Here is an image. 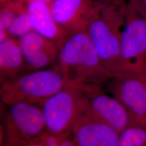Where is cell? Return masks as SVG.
<instances>
[{
	"mask_svg": "<svg viewBox=\"0 0 146 146\" xmlns=\"http://www.w3.org/2000/svg\"><path fill=\"white\" fill-rule=\"evenodd\" d=\"M69 82L56 64L22 74L1 82V104L9 106L17 102L41 105Z\"/></svg>",
	"mask_w": 146,
	"mask_h": 146,
	"instance_id": "obj_3",
	"label": "cell"
},
{
	"mask_svg": "<svg viewBox=\"0 0 146 146\" xmlns=\"http://www.w3.org/2000/svg\"><path fill=\"white\" fill-rule=\"evenodd\" d=\"M125 5H95L86 30L101 61L113 76L131 72L122 57L121 42Z\"/></svg>",
	"mask_w": 146,
	"mask_h": 146,
	"instance_id": "obj_2",
	"label": "cell"
},
{
	"mask_svg": "<svg viewBox=\"0 0 146 146\" xmlns=\"http://www.w3.org/2000/svg\"><path fill=\"white\" fill-rule=\"evenodd\" d=\"M126 1H127V0H126Z\"/></svg>",
	"mask_w": 146,
	"mask_h": 146,
	"instance_id": "obj_23",
	"label": "cell"
},
{
	"mask_svg": "<svg viewBox=\"0 0 146 146\" xmlns=\"http://www.w3.org/2000/svg\"><path fill=\"white\" fill-rule=\"evenodd\" d=\"M41 141L43 146H78L72 131L58 134L46 131Z\"/></svg>",
	"mask_w": 146,
	"mask_h": 146,
	"instance_id": "obj_17",
	"label": "cell"
},
{
	"mask_svg": "<svg viewBox=\"0 0 146 146\" xmlns=\"http://www.w3.org/2000/svg\"><path fill=\"white\" fill-rule=\"evenodd\" d=\"M27 72L56 64L60 48L55 43L31 31L18 38Z\"/></svg>",
	"mask_w": 146,
	"mask_h": 146,
	"instance_id": "obj_10",
	"label": "cell"
},
{
	"mask_svg": "<svg viewBox=\"0 0 146 146\" xmlns=\"http://www.w3.org/2000/svg\"><path fill=\"white\" fill-rule=\"evenodd\" d=\"M56 65L69 83L84 87L103 86L113 76L101 61L86 31L68 36Z\"/></svg>",
	"mask_w": 146,
	"mask_h": 146,
	"instance_id": "obj_1",
	"label": "cell"
},
{
	"mask_svg": "<svg viewBox=\"0 0 146 146\" xmlns=\"http://www.w3.org/2000/svg\"><path fill=\"white\" fill-rule=\"evenodd\" d=\"M142 74H143V75L144 76V78H145V80L146 83V68L145 69V70L142 72Z\"/></svg>",
	"mask_w": 146,
	"mask_h": 146,
	"instance_id": "obj_21",
	"label": "cell"
},
{
	"mask_svg": "<svg viewBox=\"0 0 146 146\" xmlns=\"http://www.w3.org/2000/svg\"><path fill=\"white\" fill-rule=\"evenodd\" d=\"M26 8L32 31L61 48L68 36L54 18L49 5L42 2H28Z\"/></svg>",
	"mask_w": 146,
	"mask_h": 146,
	"instance_id": "obj_12",
	"label": "cell"
},
{
	"mask_svg": "<svg viewBox=\"0 0 146 146\" xmlns=\"http://www.w3.org/2000/svg\"><path fill=\"white\" fill-rule=\"evenodd\" d=\"M88 87L69 83L41 104L46 132L70 131L88 114Z\"/></svg>",
	"mask_w": 146,
	"mask_h": 146,
	"instance_id": "obj_4",
	"label": "cell"
},
{
	"mask_svg": "<svg viewBox=\"0 0 146 146\" xmlns=\"http://www.w3.org/2000/svg\"><path fill=\"white\" fill-rule=\"evenodd\" d=\"M78 146H117L119 133L89 113L72 130Z\"/></svg>",
	"mask_w": 146,
	"mask_h": 146,
	"instance_id": "obj_11",
	"label": "cell"
},
{
	"mask_svg": "<svg viewBox=\"0 0 146 146\" xmlns=\"http://www.w3.org/2000/svg\"><path fill=\"white\" fill-rule=\"evenodd\" d=\"M121 42L127 67L131 72L142 73L146 68V15L132 0L125 2Z\"/></svg>",
	"mask_w": 146,
	"mask_h": 146,
	"instance_id": "obj_6",
	"label": "cell"
},
{
	"mask_svg": "<svg viewBox=\"0 0 146 146\" xmlns=\"http://www.w3.org/2000/svg\"><path fill=\"white\" fill-rule=\"evenodd\" d=\"M104 86L107 93L124 105L135 121L146 125V83L142 73L114 76Z\"/></svg>",
	"mask_w": 146,
	"mask_h": 146,
	"instance_id": "obj_7",
	"label": "cell"
},
{
	"mask_svg": "<svg viewBox=\"0 0 146 146\" xmlns=\"http://www.w3.org/2000/svg\"><path fill=\"white\" fill-rule=\"evenodd\" d=\"M117 146H146V125L133 122L119 133Z\"/></svg>",
	"mask_w": 146,
	"mask_h": 146,
	"instance_id": "obj_15",
	"label": "cell"
},
{
	"mask_svg": "<svg viewBox=\"0 0 146 146\" xmlns=\"http://www.w3.org/2000/svg\"><path fill=\"white\" fill-rule=\"evenodd\" d=\"M5 106L1 146H27L46 131L41 105L17 102Z\"/></svg>",
	"mask_w": 146,
	"mask_h": 146,
	"instance_id": "obj_5",
	"label": "cell"
},
{
	"mask_svg": "<svg viewBox=\"0 0 146 146\" xmlns=\"http://www.w3.org/2000/svg\"><path fill=\"white\" fill-rule=\"evenodd\" d=\"M26 5L21 0H11L0 3V42L10 36L8 29L16 16Z\"/></svg>",
	"mask_w": 146,
	"mask_h": 146,
	"instance_id": "obj_14",
	"label": "cell"
},
{
	"mask_svg": "<svg viewBox=\"0 0 146 146\" xmlns=\"http://www.w3.org/2000/svg\"><path fill=\"white\" fill-rule=\"evenodd\" d=\"M11 1V0H0V3L4 2H5V1ZM21 1L25 2V0H21Z\"/></svg>",
	"mask_w": 146,
	"mask_h": 146,
	"instance_id": "obj_22",
	"label": "cell"
},
{
	"mask_svg": "<svg viewBox=\"0 0 146 146\" xmlns=\"http://www.w3.org/2000/svg\"><path fill=\"white\" fill-rule=\"evenodd\" d=\"M102 87L94 86L88 90L89 114L119 133L136 121L124 105Z\"/></svg>",
	"mask_w": 146,
	"mask_h": 146,
	"instance_id": "obj_8",
	"label": "cell"
},
{
	"mask_svg": "<svg viewBox=\"0 0 146 146\" xmlns=\"http://www.w3.org/2000/svg\"><path fill=\"white\" fill-rule=\"evenodd\" d=\"M26 72L18 38L9 36L0 42V82Z\"/></svg>",
	"mask_w": 146,
	"mask_h": 146,
	"instance_id": "obj_13",
	"label": "cell"
},
{
	"mask_svg": "<svg viewBox=\"0 0 146 146\" xmlns=\"http://www.w3.org/2000/svg\"><path fill=\"white\" fill-rule=\"evenodd\" d=\"M95 5H125L126 0H94Z\"/></svg>",
	"mask_w": 146,
	"mask_h": 146,
	"instance_id": "obj_18",
	"label": "cell"
},
{
	"mask_svg": "<svg viewBox=\"0 0 146 146\" xmlns=\"http://www.w3.org/2000/svg\"><path fill=\"white\" fill-rule=\"evenodd\" d=\"M146 15V0H132Z\"/></svg>",
	"mask_w": 146,
	"mask_h": 146,
	"instance_id": "obj_19",
	"label": "cell"
},
{
	"mask_svg": "<svg viewBox=\"0 0 146 146\" xmlns=\"http://www.w3.org/2000/svg\"><path fill=\"white\" fill-rule=\"evenodd\" d=\"M53 1V0H25V2H38L46 3L48 5H50Z\"/></svg>",
	"mask_w": 146,
	"mask_h": 146,
	"instance_id": "obj_20",
	"label": "cell"
},
{
	"mask_svg": "<svg viewBox=\"0 0 146 146\" xmlns=\"http://www.w3.org/2000/svg\"><path fill=\"white\" fill-rule=\"evenodd\" d=\"M49 7L67 36L86 31L95 10L94 0H53Z\"/></svg>",
	"mask_w": 146,
	"mask_h": 146,
	"instance_id": "obj_9",
	"label": "cell"
},
{
	"mask_svg": "<svg viewBox=\"0 0 146 146\" xmlns=\"http://www.w3.org/2000/svg\"><path fill=\"white\" fill-rule=\"evenodd\" d=\"M32 31L26 5L16 16L8 29L9 36L19 38Z\"/></svg>",
	"mask_w": 146,
	"mask_h": 146,
	"instance_id": "obj_16",
	"label": "cell"
}]
</instances>
